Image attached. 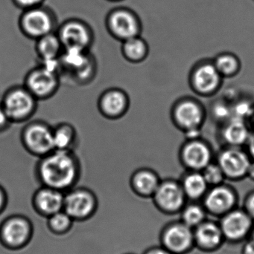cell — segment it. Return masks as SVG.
<instances>
[{"instance_id": "obj_41", "label": "cell", "mask_w": 254, "mask_h": 254, "mask_svg": "<svg viewBox=\"0 0 254 254\" xmlns=\"http://www.w3.org/2000/svg\"><path fill=\"white\" fill-rule=\"evenodd\" d=\"M248 176L254 181V163H251L250 167L248 170Z\"/></svg>"}, {"instance_id": "obj_28", "label": "cell", "mask_w": 254, "mask_h": 254, "mask_svg": "<svg viewBox=\"0 0 254 254\" xmlns=\"http://www.w3.org/2000/svg\"><path fill=\"white\" fill-rule=\"evenodd\" d=\"M180 214V220L192 229L204 222L208 216L203 204L195 202L185 204Z\"/></svg>"}, {"instance_id": "obj_4", "label": "cell", "mask_w": 254, "mask_h": 254, "mask_svg": "<svg viewBox=\"0 0 254 254\" xmlns=\"http://www.w3.org/2000/svg\"><path fill=\"white\" fill-rule=\"evenodd\" d=\"M61 83V75L56 68L38 63L25 74L22 85L40 101L53 98Z\"/></svg>"}, {"instance_id": "obj_31", "label": "cell", "mask_w": 254, "mask_h": 254, "mask_svg": "<svg viewBox=\"0 0 254 254\" xmlns=\"http://www.w3.org/2000/svg\"><path fill=\"white\" fill-rule=\"evenodd\" d=\"M203 176L205 179L207 185H213V187L222 185L225 179V174L219 164H209L204 168Z\"/></svg>"}, {"instance_id": "obj_9", "label": "cell", "mask_w": 254, "mask_h": 254, "mask_svg": "<svg viewBox=\"0 0 254 254\" xmlns=\"http://www.w3.org/2000/svg\"><path fill=\"white\" fill-rule=\"evenodd\" d=\"M105 26L109 34L121 43L141 35L143 30L140 16L128 7L110 10L106 16Z\"/></svg>"}, {"instance_id": "obj_36", "label": "cell", "mask_w": 254, "mask_h": 254, "mask_svg": "<svg viewBox=\"0 0 254 254\" xmlns=\"http://www.w3.org/2000/svg\"><path fill=\"white\" fill-rule=\"evenodd\" d=\"M8 202V196L5 189L0 185V215L4 211Z\"/></svg>"}, {"instance_id": "obj_13", "label": "cell", "mask_w": 254, "mask_h": 254, "mask_svg": "<svg viewBox=\"0 0 254 254\" xmlns=\"http://www.w3.org/2000/svg\"><path fill=\"white\" fill-rule=\"evenodd\" d=\"M131 100L124 89L111 87L105 89L98 96L97 108L100 115L110 121L123 118L129 111Z\"/></svg>"}, {"instance_id": "obj_20", "label": "cell", "mask_w": 254, "mask_h": 254, "mask_svg": "<svg viewBox=\"0 0 254 254\" xmlns=\"http://www.w3.org/2000/svg\"><path fill=\"white\" fill-rule=\"evenodd\" d=\"M54 147L56 150L74 151L79 146L77 129L72 124L61 122L53 127Z\"/></svg>"}, {"instance_id": "obj_16", "label": "cell", "mask_w": 254, "mask_h": 254, "mask_svg": "<svg viewBox=\"0 0 254 254\" xmlns=\"http://www.w3.org/2000/svg\"><path fill=\"white\" fill-rule=\"evenodd\" d=\"M195 249L204 253L217 252L225 243L219 222L206 219L193 229Z\"/></svg>"}, {"instance_id": "obj_17", "label": "cell", "mask_w": 254, "mask_h": 254, "mask_svg": "<svg viewBox=\"0 0 254 254\" xmlns=\"http://www.w3.org/2000/svg\"><path fill=\"white\" fill-rule=\"evenodd\" d=\"M64 192L48 187L40 186L31 197L34 211L42 217L49 218L64 208Z\"/></svg>"}, {"instance_id": "obj_43", "label": "cell", "mask_w": 254, "mask_h": 254, "mask_svg": "<svg viewBox=\"0 0 254 254\" xmlns=\"http://www.w3.org/2000/svg\"><path fill=\"white\" fill-rule=\"evenodd\" d=\"M108 1H115V2H116V1H123V0H108Z\"/></svg>"}, {"instance_id": "obj_5", "label": "cell", "mask_w": 254, "mask_h": 254, "mask_svg": "<svg viewBox=\"0 0 254 254\" xmlns=\"http://www.w3.org/2000/svg\"><path fill=\"white\" fill-rule=\"evenodd\" d=\"M52 131L53 127L45 121H29L21 129V144L31 156L42 158L55 150Z\"/></svg>"}, {"instance_id": "obj_19", "label": "cell", "mask_w": 254, "mask_h": 254, "mask_svg": "<svg viewBox=\"0 0 254 254\" xmlns=\"http://www.w3.org/2000/svg\"><path fill=\"white\" fill-rule=\"evenodd\" d=\"M158 175L147 168H140L134 171L130 178V188L135 195L143 198H152L159 186Z\"/></svg>"}, {"instance_id": "obj_25", "label": "cell", "mask_w": 254, "mask_h": 254, "mask_svg": "<svg viewBox=\"0 0 254 254\" xmlns=\"http://www.w3.org/2000/svg\"><path fill=\"white\" fill-rule=\"evenodd\" d=\"M121 53L127 62L140 64L147 58L149 47L147 42L140 36L122 42Z\"/></svg>"}, {"instance_id": "obj_10", "label": "cell", "mask_w": 254, "mask_h": 254, "mask_svg": "<svg viewBox=\"0 0 254 254\" xmlns=\"http://www.w3.org/2000/svg\"><path fill=\"white\" fill-rule=\"evenodd\" d=\"M161 246L172 254H188L195 249L193 229L180 220L169 222L160 234Z\"/></svg>"}, {"instance_id": "obj_27", "label": "cell", "mask_w": 254, "mask_h": 254, "mask_svg": "<svg viewBox=\"0 0 254 254\" xmlns=\"http://www.w3.org/2000/svg\"><path fill=\"white\" fill-rule=\"evenodd\" d=\"M208 186L203 175L199 173H192L186 176L181 185L186 198L192 201L204 198Z\"/></svg>"}, {"instance_id": "obj_26", "label": "cell", "mask_w": 254, "mask_h": 254, "mask_svg": "<svg viewBox=\"0 0 254 254\" xmlns=\"http://www.w3.org/2000/svg\"><path fill=\"white\" fill-rule=\"evenodd\" d=\"M223 135L228 143L237 146L246 143L250 137L244 120L236 117L228 122L224 128Z\"/></svg>"}, {"instance_id": "obj_23", "label": "cell", "mask_w": 254, "mask_h": 254, "mask_svg": "<svg viewBox=\"0 0 254 254\" xmlns=\"http://www.w3.org/2000/svg\"><path fill=\"white\" fill-rule=\"evenodd\" d=\"M221 74L215 65L205 64L195 71L193 83L195 89L203 93L213 92L219 86Z\"/></svg>"}, {"instance_id": "obj_44", "label": "cell", "mask_w": 254, "mask_h": 254, "mask_svg": "<svg viewBox=\"0 0 254 254\" xmlns=\"http://www.w3.org/2000/svg\"><path fill=\"white\" fill-rule=\"evenodd\" d=\"M132 254V253H127V254Z\"/></svg>"}, {"instance_id": "obj_8", "label": "cell", "mask_w": 254, "mask_h": 254, "mask_svg": "<svg viewBox=\"0 0 254 254\" xmlns=\"http://www.w3.org/2000/svg\"><path fill=\"white\" fill-rule=\"evenodd\" d=\"M98 208V197L89 188L76 186L64 192L63 210L74 222L89 220L95 214Z\"/></svg>"}, {"instance_id": "obj_33", "label": "cell", "mask_w": 254, "mask_h": 254, "mask_svg": "<svg viewBox=\"0 0 254 254\" xmlns=\"http://www.w3.org/2000/svg\"><path fill=\"white\" fill-rule=\"evenodd\" d=\"M253 109L250 104L246 102L239 104L234 109V117L244 120L245 118L253 114Z\"/></svg>"}, {"instance_id": "obj_3", "label": "cell", "mask_w": 254, "mask_h": 254, "mask_svg": "<svg viewBox=\"0 0 254 254\" xmlns=\"http://www.w3.org/2000/svg\"><path fill=\"white\" fill-rule=\"evenodd\" d=\"M38 102L23 85H14L3 94L0 105L13 125L31 121L38 108Z\"/></svg>"}, {"instance_id": "obj_35", "label": "cell", "mask_w": 254, "mask_h": 254, "mask_svg": "<svg viewBox=\"0 0 254 254\" xmlns=\"http://www.w3.org/2000/svg\"><path fill=\"white\" fill-rule=\"evenodd\" d=\"M12 123L9 120L5 112L0 105V134L9 129Z\"/></svg>"}, {"instance_id": "obj_11", "label": "cell", "mask_w": 254, "mask_h": 254, "mask_svg": "<svg viewBox=\"0 0 254 254\" xmlns=\"http://www.w3.org/2000/svg\"><path fill=\"white\" fill-rule=\"evenodd\" d=\"M64 49L90 50L94 43V33L91 27L82 19L72 18L67 19L57 28Z\"/></svg>"}, {"instance_id": "obj_39", "label": "cell", "mask_w": 254, "mask_h": 254, "mask_svg": "<svg viewBox=\"0 0 254 254\" xmlns=\"http://www.w3.org/2000/svg\"><path fill=\"white\" fill-rule=\"evenodd\" d=\"M143 254H172L162 246H153L145 251Z\"/></svg>"}, {"instance_id": "obj_38", "label": "cell", "mask_w": 254, "mask_h": 254, "mask_svg": "<svg viewBox=\"0 0 254 254\" xmlns=\"http://www.w3.org/2000/svg\"><path fill=\"white\" fill-rule=\"evenodd\" d=\"M230 110L225 106L219 105L215 108V116L219 119H226L230 116Z\"/></svg>"}, {"instance_id": "obj_21", "label": "cell", "mask_w": 254, "mask_h": 254, "mask_svg": "<svg viewBox=\"0 0 254 254\" xmlns=\"http://www.w3.org/2000/svg\"><path fill=\"white\" fill-rule=\"evenodd\" d=\"M63 50L62 43L55 31L35 40V52L39 62L57 61Z\"/></svg>"}, {"instance_id": "obj_42", "label": "cell", "mask_w": 254, "mask_h": 254, "mask_svg": "<svg viewBox=\"0 0 254 254\" xmlns=\"http://www.w3.org/2000/svg\"><path fill=\"white\" fill-rule=\"evenodd\" d=\"M250 238L252 239V240H254V225L253 230H252V234H251Z\"/></svg>"}, {"instance_id": "obj_2", "label": "cell", "mask_w": 254, "mask_h": 254, "mask_svg": "<svg viewBox=\"0 0 254 254\" xmlns=\"http://www.w3.org/2000/svg\"><path fill=\"white\" fill-rule=\"evenodd\" d=\"M59 64L61 81L64 78L76 86H86L92 83L98 71L96 60L90 50L64 49Z\"/></svg>"}, {"instance_id": "obj_6", "label": "cell", "mask_w": 254, "mask_h": 254, "mask_svg": "<svg viewBox=\"0 0 254 254\" xmlns=\"http://www.w3.org/2000/svg\"><path fill=\"white\" fill-rule=\"evenodd\" d=\"M18 26L25 37L35 41L46 34L56 31L58 25L55 13L43 4L22 10Z\"/></svg>"}, {"instance_id": "obj_32", "label": "cell", "mask_w": 254, "mask_h": 254, "mask_svg": "<svg viewBox=\"0 0 254 254\" xmlns=\"http://www.w3.org/2000/svg\"><path fill=\"white\" fill-rule=\"evenodd\" d=\"M12 1L18 8L25 10L43 5L45 0H12Z\"/></svg>"}, {"instance_id": "obj_22", "label": "cell", "mask_w": 254, "mask_h": 254, "mask_svg": "<svg viewBox=\"0 0 254 254\" xmlns=\"http://www.w3.org/2000/svg\"><path fill=\"white\" fill-rule=\"evenodd\" d=\"M183 158L188 167L195 170H201L210 164L211 153L205 143L193 141L185 146Z\"/></svg>"}, {"instance_id": "obj_15", "label": "cell", "mask_w": 254, "mask_h": 254, "mask_svg": "<svg viewBox=\"0 0 254 254\" xmlns=\"http://www.w3.org/2000/svg\"><path fill=\"white\" fill-rule=\"evenodd\" d=\"M203 206L208 215L221 218L237 207V194L222 185L213 187L203 198Z\"/></svg>"}, {"instance_id": "obj_12", "label": "cell", "mask_w": 254, "mask_h": 254, "mask_svg": "<svg viewBox=\"0 0 254 254\" xmlns=\"http://www.w3.org/2000/svg\"><path fill=\"white\" fill-rule=\"evenodd\" d=\"M219 225L225 242L232 244L243 243L250 238L254 222L243 208L236 207L219 218Z\"/></svg>"}, {"instance_id": "obj_24", "label": "cell", "mask_w": 254, "mask_h": 254, "mask_svg": "<svg viewBox=\"0 0 254 254\" xmlns=\"http://www.w3.org/2000/svg\"><path fill=\"white\" fill-rule=\"evenodd\" d=\"M175 119L179 125L186 129H194L201 125L203 121L201 109L192 101H184L177 106Z\"/></svg>"}, {"instance_id": "obj_45", "label": "cell", "mask_w": 254, "mask_h": 254, "mask_svg": "<svg viewBox=\"0 0 254 254\" xmlns=\"http://www.w3.org/2000/svg\"><path fill=\"white\" fill-rule=\"evenodd\" d=\"M253 116H254V115H253Z\"/></svg>"}, {"instance_id": "obj_34", "label": "cell", "mask_w": 254, "mask_h": 254, "mask_svg": "<svg viewBox=\"0 0 254 254\" xmlns=\"http://www.w3.org/2000/svg\"><path fill=\"white\" fill-rule=\"evenodd\" d=\"M243 209L254 222V192L246 197Z\"/></svg>"}, {"instance_id": "obj_40", "label": "cell", "mask_w": 254, "mask_h": 254, "mask_svg": "<svg viewBox=\"0 0 254 254\" xmlns=\"http://www.w3.org/2000/svg\"><path fill=\"white\" fill-rule=\"evenodd\" d=\"M248 141H249V152H250L251 155L254 158V134L250 136Z\"/></svg>"}, {"instance_id": "obj_30", "label": "cell", "mask_w": 254, "mask_h": 254, "mask_svg": "<svg viewBox=\"0 0 254 254\" xmlns=\"http://www.w3.org/2000/svg\"><path fill=\"white\" fill-rule=\"evenodd\" d=\"M240 63L237 58L231 54H223L216 58L215 66L221 74L231 75L237 72Z\"/></svg>"}, {"instance_id": "obj_18", "label": "cell", "mask_w": 254, "mask_h": 254, "mask_svg": "<svg viewBox=\"0 0 254 254\" xmlns=\"http://www.w3.org/2000/svg\"><path fill=\"white\" fill-rule=\"evenodd\" d=\"M250 164L249 156L239 149H228L219 156V167L225 176L232 179H241L247 175Z\"/></svg>"}, {"instance_id": "obj_14", "label": "cell", "mask_w": 254, "mask_h": 254, "mask_svg": "<svg viewBox=\"0 0 254 254\" xmlns=\"http://www.w3.org/2000/svg\"><path fill=\"white\" fill-rule=\"evenodd\" d=\"M152 198L157 209L167 215L180 213L186 202L181 185L172 182H161Z\"/></svg>"}, {"instance_id": "obj_7", "label": "cell", "mask_w": 254, "mask_h": 254, "mask_svg": "<svg viewBox=\"0 0 254 254\" xmlns=\"http://www.w3.org/2000/svg\"><path fill=\"white\" fill-rule=\"evenodd\" d=\"M33 235L32 222L24 215H11L0 225V243L7 250H22L31 243Z\"/></svg>"}, {"instance_id": "obj_1", "label": "cell", "mask_w": 254, "mask_h": 254, "mask_svg": "<svg viewBox=\"0 0 254 254\" xmlns=\"http://www.w3.org/2000/svg\"><path fill=\"white\" fill-rule=\"evenodd\" d=\"M82 174V162L74 151L55 149L38 158L34 167V176L40 186L63 192L77 186Z\"/></svg>"}, {"instance_id": "obj_37", "label": "cell", "mask_w": 254, "mask_h": 254, "mask_svg": "<svg viewBox=\"0 0 254 254\" xmlns=\"http://www.w3.org/2000/svg\"><path fill=\"white\" fill-rule=\"evenodd\" d=\"M241 254H254V240L249 238L244 242Z\"/></svg>"}, {"instance_id": "obj_29", "label": "cell", "mask_w": 254, "mask_h": 254, "mask_svg": "<svg viewBox=\"0 0 254 254\" xmlns=\"http://www.w3.org/2000/svg\"><path fill=\"white\" fill-rule=\"evenodd\" d=\"M46 219L48 229L55 236H64L69 234L75 222L64 210L58 212Z\"/></svg>"}]
</instances>
